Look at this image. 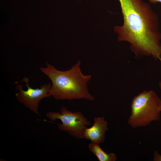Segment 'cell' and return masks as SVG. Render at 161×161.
Here are the masks:
<instances>
[{"instance_id":"cell-9","label":"cell","mask_w":161,"mask_h":161,"mask_svg":"<svg viewBox=\"0 0 161 161\" xmlns=\"http://www.w3.org/2000/svg\"><path fill=\"white\" fill-rule=\"evenodd\" d=\"M152 4H156L157 2L161 3V0H148Z\"/></svg>"},{"instance_id":"cell-2","label":"cell","mask_w":161,"mask_h":161,"mask_svg":"<svg viewBox=\"0 0 161 161\" xmlns=\"http://www.w3.org/2000/svg\"><path fill=\"white\" fill-rule=\"evenodd\" d=\"M80 63L78 61L71 69L65 71L58 70L47 63L46 67L40 68L52 82L49 94L50 96L56 100H94L88 86L92 75H84L82 73L80 67Z\"/></svg>"},{"instance_id":"cell-5","label":"cell","mask_w":161,"mask_h":161,"mask_svg":"<svg viewBox=\"0 0 161 161\" xmlns=\"http://www.w3.org/2000/svg\"><path fill=\"white\" fill-rule=\"evenodd\" d=\"M29 80L27 77H25L21 81L26 83L25 86L27 88L26 90L23 89L22 85H16V89L19 91L16 93V96L20 103L35 114L40 116L38 111L39 103L43 99L50 97L49 94L51 83H44L41 86L40 88L33 89L30 86Z\"/></svg>"},{"instance_id":"cell-1","label":"cell","mask_w":161,"mask_h":161,"mask_svg":"<svg viewBox=\"0 0 161 161\" xmlns=\"http://www.w3.org/2000/svg\"><path fill=\"white\" fill-rule=\"evenodd\" d=\"M123 24L114 27L119 42L125 41L137 58L152 57L161 63V32L158 17L143 0H118Z\"/></svg>"},{"instance_id":"cell-4","label":"cell","mask_w":161,"mask_h":161,"mask_svg":"<svg viewBox=\"0 0 161 161\" xmlns=\"http://www.w3.org/2000/svg\"><path fill=\"white\" fill-rule=\"evenodd\" d=\"M45 115L51 120H60L61 123H57L58 129L78 139L80 138L87 126L91 124L90 121L81 112H72L64 106L61 107L59 112H49Z\"/></svg>"},{"instance_id":"cell-6","label":"cell","mask_w":161,"mask_h":161,"mask_svg":"<svg viewBox=\"0 0 161 161\" xmlns=\"http://www.w3.org/2000/svg\"><path fill=\"white\" fill-rule=\"evenodd\" d=\"M93 120L92 126L84 130L80 139H85L91 142L102 143L105 139L106 132L108 129V123L103 116L96 117Z\"/></svg>"},{"instance_id":"cell-3","label":"cell","mask_w":161,"mask_h":161,"mask_svg":"<svg viewBox=\"0 0 161 161\" xmlns=\"http://www.w3.org/2000/svg\"><path fill=\"white\" fill-rule=\"evenodd\" d=\"M128 120L133 128L144 127L160 119L161 98L154 91H144L133 98Z\"/></svg>"},{"instance_id":"cell-8","label":"cell","mask_w":161,"mask_h":161,"mask_svg":"<svg viewBox=\"0 0 161 161\" xmlns=\"http://www.w3.org/2000/svg\"><path fill=\"white\" fill-rule=\"evenodd\" d=\"M153 155V160L154 161H161V155L159 154L157 151H154Z\"/></svg>"},{"instance_id":"cell-10","label":"cell","mask_w":161,"mask_h":161,"mask_svg":"<svg viewBox=\"0 0 161 161\" xmlns=\"http://www.w3.org/2000/svg\"><path fill=\"white\" fill-rule=\"evenodd\" d=\"M159 86L160 88L161 89V79L160 83H159Z\"/></svg>"},{"instance_id":"cell-7","label":"cell","mask_w":161,"mask_h":161,"mask_svg":"<svg viewBox=\"0 0 161 161\" xmlns=\"http://www.w3.org/2000/svg\"><path fill=\"white\" fill-rule=\"evenodd\" d=\"M99 143L91 142L88 145L89 151L97 158L99 161H115L117 157L114 153H108L100 147Z\"/></svg>"}]
</instances>
